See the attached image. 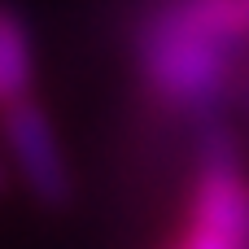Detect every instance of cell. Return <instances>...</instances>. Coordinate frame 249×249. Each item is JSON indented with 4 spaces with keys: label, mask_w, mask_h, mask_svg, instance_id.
Returning <instances> with one entry per match:
<instances>
[{
    "label": "cell",
    "mask_w": 249,
    "mask_h": 249,
    "mask_svg": "<svg viewBox=\"0 0 249 249\" xmlns=\"http://www.w3.org/2000/svg\"><path fill=\"white\" fill-rule=\"evenodd\" d=\"M31 83H35V35L26 18L9 0H0V114L22 96H31Z\"/></svg>",
    "instance_id": "obj_4"
},
{
    "label": "cell",
    "mask_w": 249,
    "mask_h": 249,
    "mask_svg": "<svg viewBox=\"0 0 249 249\" xmlns=\"http://www.w3.org/2000/svg\"><path fill=\"white\" fill-rule=\"evenodd\" d=\"M4 175H9V166H4V158H0V188H4Z\"/></svg>",
    "instance_id": "obj_5"
},
{
    "label": "cell",
    "mask_w": 249,
    "mask_h": 249,
    "mask_svg": "<svg viewBox=\"0 0 249 249\" xmlns=\"http://www.w3.org/2000/svg\"><path fill=\"white\" fill-rule=\"evenodd\" d=\"M249 44V0H158L140 22V74L184 114L223 101L236 53Z\"/></svg>",
    "instance_id": "obj_1"
},
{
    "label": "cell",
    "mask_w": 249,
    "mask_h": 249,
    "mask_svg": "<svg viewBox=\"0 0 249 249\" xmlns=\"http://www.w3.org/2000/svg\"><path fill=\"white\" fill-rule=\"evenodd\" d=\"M0 158L35 201L61 206L70 197V162H66L57 123L35 92L0 114Z\"/></svg>",
    "instance_id": "obj_3"
},
{
    "label": "cell",
    "mask_w": 249,
    "mask_h": 249,
    "mask_svg": "<svg viewBox=\"0 0 249 249\" xmlns=\"http://www.w3.org/2000/svg\"><path fill=\"white\" fill-rule=\"evenodd\" d=\"M166 249H249V171L236 149L201 153Z\"/></svg>",
    "instance_id": "obj_2"
}]
</instances>
